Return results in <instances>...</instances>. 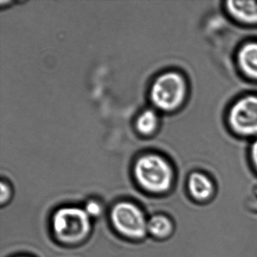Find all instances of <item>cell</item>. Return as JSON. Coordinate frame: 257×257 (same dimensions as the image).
<instances>
[{"instance_id":"cell-1","label":"cell","mask_w":257,"mask_h":257,"mask_svg":"<svg viewBox=\"0 0 257 257\" xmlns=\"http://www.w3.org/2000/svg\"><path fill=\"white\" fill-rule=\"evenodd\" d=\"M135 178L141 187L153 193H163L171 187L173 171L166 160L156 154H147L135 165Z\"/></svg>"},{"instance_id":"cell-2","label":"cell","mask_w":257,"mask_h":257,"mask_svg":"<svg viewBox=\"0 0 257 257\" xmlns=\"http://www.w3.org/2000/svg\"><path fill=\"white\" fill-rule=\"evenodd\" d=\"M54 232L60 240L75 243L83 240L91 231V217L85 209L65 207L59 209L52 219Z\"/></svg>"},{"instance_id":"cell-3","label":"cell","mask_w":257,"mask_h":257,"mask_svg":"<svg viewBox=\"0 0 257 257\" xmlns=\"http://www.w3.org/2000/svg\"><path fill=\"white\" fill-rule=\"evenodd\" d=\"M186 94L184 79L178 73L168 72L153 82L150 97L153 104L162 110H172L183 100Z\"/></svg>"},{"instance_id":"cell-4","label":"cell","mask_w":257,"mask_h":257,"mask_svg":"<svg viewBox=\"0 0 257 257\" xmlns=\"http://www.w3.org/2000/svg\"><path fill=\"white\" fill-rule=\"evenodd\" d=\"M111 221L115 229L123 235L132 238L144 237L147 231V222L142 210L130 202H120L111 210Z\"/></svg>"},{"instance_id":"cell-5","label":"cell","mask_w":257,"mask_h":257,"mask_svg":"<svg viewBox=\"0 0 257 257\" xmlns=\"http://www.w3.org/2000/svg\"><path fill=\"white\" fill-rule=\"evenodd\" d=\"M229 121L239 134L257 135V97L249 96L238 100L230 111Z\"/></svg>"},{"instance_id":"cell-6","label":"cell","mask_w":257,"mask_h":257,"mask_svg":"<svg viewBox=\"0 0 257 257\" xmlns=\"http://www.w3.org/2000/svg\"><path fill=\"white\" fill-rule=\"evenodd\" d=\"M227 9L241 22L257 23V1H228Z\"/></svg>"},{"instance_id":"cell-7","label":"cell","mask_w":257,"mask_h":257,"mask_svg":"<svg viewBox=\"0 0 257 257\" xmlns=\"http://www.w3.org/2000/svg\"><path fill=\"white\" fill-rule=\"evenodd\" d=\"M188 187L192 197L197 200H206L213 193V185L207 176L194 173L189 177Z\"/></svg>"},{"instance_id":"cell-8","label":"cell","mask_w":257,"mask_h":257,"mask_svg":"<svg viewBox=\"0 0 257 257\" xmlns=\"http://www.w3.org/2000/svg\"><path fill=\"white\" fill-rule=\"evenodd\" d=\"M238 62L247 76L257 79V43H249L240 49Z\"/></svg>"},{"instance_id":"cell-9","label":"cell","mask_w":257,"mask_h":257,"mask_svg":"<svg viewBox=\"0 0 257 257\" xmlns=\"http://www.w3.org/2000/svg\"><path fill=\"white\" fill-rule=\"evenodd\" d=\"M147 231L156 237H167L172 231V223L166 216H154L147 222Z\"/></svg>"},{"instance_id":"cell-10","label":"cell","mask_w":257,"mask_h":257,"mask_svg":"<svg viewBox=\"0 0 257 257\" xmlns=\"http://www.w3.org/2000/svg\"><path fill=\"white\" fill-rule=\"evenodd\" d=\"M159 118L153 109H146L141 112L136 121L138 130L144 135L153 133L157 127Z\"/></svg>"},{"instance_id":"cell-11","label":"cell","mask_w":257,"mask_h":257,"mask_svg":"<svg viewBox=\"0 0 257 257\" xmlns=\"http://www.w3.org/2000/svg\"><path fill=\"white\" fill-rule=\"evenodd\" d=\"M85 210L90 217H94L100 214L101 207L96 201H89L85 206Z\"/></svg>"},{"instance_id":"cell-12","label":"cell","mask_w":257,"mask_h":257,"mask_svg":"<svg viewBox=\"0 0 257 257\" xmlns=\"http://www.w3.org/2000/svg\"><path fill=\"white\" fill-rule=\"evenodd\" d=\"M10 196V189L4 182L1 183V203L4 204Z\"/></svg>"},{"instance_id":"cell-13","label":"cell","mask_w":257,"mask_h":257,"mask_svg":"<svg viewBox=\"0 0 257 257\" xmlns=\"http://www.w3.org/2000/svg\"><path fill=\"white\" fill-rule=\"evenodd\" d=\"M252 158L254 165L257 168V140L254 142L252 147Z\"/></svg>"}]
</instances>
